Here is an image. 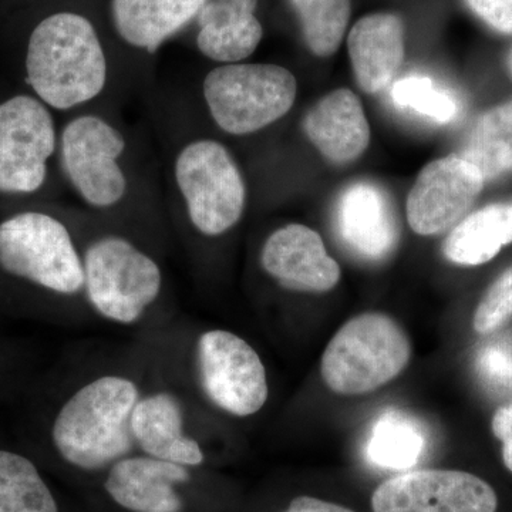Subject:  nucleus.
<instances>
[{
  "label": "nucleus",
  "mask_w": 512,
  "mask_h": 512,
  "mask_svg": "<svg viewBox=\"0 0 512 512\" xmlns=\"http://www.w3.org/2000/svg\"><path fill=\"white\" fill-rule=\"evenodd\" d=\"M427 439L423 426L409 414L390 410L373 424L366 444V457L373 466L406 471L419 463Z\"/></svg>",
  "instance_id": "22"
},
{
  "label": "nucleus",
  "mask_w": 512,
  "mask_h": 512,
  "mask_svg": "<svg viewBox=\"0 0 512 512\" xmlns=\"http://www.w3.org/2000/svg\"><path fill=\"white\" fill-rule=\"evenodd\" d=\"M282 512H355L342 505L328 503L313 497H298L291 501L289 507Z\"/></svg>",
  "instance_id": "31"
},
{
  "label": "nucleus",
  "mask_w": 512,
  "mask_h": 512,
  "mask_svg": "<svg viewBox=\"0 0 512 512\" xmlns=\"http://www.w3.org/2000/svg\"><path fill=\"white\" fill-rule=\"evenodd\" d=\"M348 47L360 89L370 94L383 92L403 64V22L390 13L366 16L350 30Z\"/></svg>",
  "instance_id": "17"
},
{
  "label": "nucleus",
  "mask_w": 512,
  "mask_h": 512,
  "mask_svg": "<svg viewBox=\"0 0 512 512\" xmlns=\"http://www.w3.org/2000/svg\"><path fill=\"white\" fill-rule=\"evenodd\" d=\"M258 0H210L197 16V47L201 55L222 64L242 62L264 36L256 19Z\"/></svg>",
  "instance_id": "19"
},
{
  "label": "nucleus",
  "mask_w": 512,
  "mask_h": 512,
  "mask_svg": "<svg viewBox=\"0 0 512 512\" xmlns=\"http://www.w3.org/2000/svg\"><path fill=\"white\" fill-rule=\"evenodd\" d=\"M484 178L461 156L431 161L407 197V221L416 234H441L463 220L484 188Z\"/></svg>",
  "instance_id": "12"
},
{
  "label": "nucleus",
  "mask_w": 512,
  "mask_h": 512,
  "mask_svg": "<svg viewBox=\"0 0 512 512\" xmlns=\"http://www.w3.org/2000/svg\"><path fill=\"white\" fill-rule=\"evenodd\" d=\"M126 138L109 121L94 114L74 117L60 137V157L67 180L96 210L116 207L127 192L120 165Z\"/></svg>",
  "instance_id": "9"
},
{
  "label": "nucleus",
  "mask_w": 512,
  "mask_h": 512,
  "mask_svg": "<svg viewBox=\"0 0 512 512\" xmlns=\"http://www.w3.org/2000/svg\"><path fill=\"white\" fill-rule=\"evenodd\" d=\"M140 397L138 384L123 375L82 384L53 419L50 437L57 454L83 471L103 470L131 454V414Z\"/></svg>",
  "instance_id": "1"
},
{
  "label": "nucleus",
  "mask_w": 512,
  "mask_h": 512,
  "mask_svg": "<svg viewBox=\"0 0 512 512\" xmlns=\"http://www.w3.org/2000/svg\"><path fill=\"white\" fill-rule=\"evenodd\" d=\"M55 150V121L45 103L15 96L0 104V192L40 190Z\"/></svg>",
  "instance_id": "10"
},
{
  "label": "nucleus",
  "mask_w": 512,
  "mask_h": 512,
  "mask_svg": "<svg viewBox=\"0 0 512 512\" xmlns=\"http://www.w3.org/2000/svg\"><path fill=\"white\" fill-rule=\"evenodd\" d=\"M510 69H511V73H512V52H511V55H510Z\"/></svg>",
  "instance_id": "32"
},
{
  "label": "nucleus",
  "mask_w": 512,
  "mask_h": 512,
  "mask_svg": "<svg viewBox=\"0 0 512 512\" xmlns=\"http://www.w3.org/2000/svg\"><path fill=\"white\" fill-rule=\"evenodd\" d=\"M512 318V266L491 284L474 313V330L488 335Z\"/></svg>",
  "instance_id": "27"
},
{
  "label": "nucleus",
  "mask_w": 512,
  "mask_h": 512,
  "mask_svg": "<svg viewBox=\"0 0 512 512\" xmlns=\"http://www.w3.org/2000/svg\"><path fill=\"white\" fill-rule=\"evenodd\" d=\"M338 227L343 242L362 258L383 259L399 238L386 195L372 184L352 185L340 197Z\"/></svg>",
  "instance_id": "18"
},
{
  "label": "nucleus",
  "mask_w": 512,
  "mask_h": 512,
  "mask_svg": "<svg viewBox=\"0 0 512 512\" xmlns=\"http://www.w3.org/2000/svg\"><path fill=\"white\" fill-rule=\"evenodd\" d=\"M195 369L202 393L221 412L254 416L268 402V376L261 356L229 330L201 333L195 346Z\"/></svg>",
  "instance_id": "8"
},
{
  "label": "nucleus",
  "mask_w": 512,
  "mask_h": 512,
  "mask_svg": "<svg viewBox=\"0 0 512 512\" xmlns=\"http://www.w3.org/2000/svg\"><path fill=\"white\" fill-rule=\"evenodd\" d=\"M512 244V201L487 205L458 222L444 241L448 261L464 266L487 264Z\"/></svg>",
  "instance_id": "21"
},
{
  "label": "nucleus",
  "mask_w": 512,
  "mask_h": 512,
  "mask_svg": "<svg viewBox=\"0 0 512 512\" xmlns=\"http://www.w3.org/2000/svg\"><path fill=\"white\" fill-rule=\"evenodd\" d=\"M131 436L146 456L188 468L204 463L201 444L185 430L184 406L173 392L141 394L131 414Z\"/></svg>",
  "instance_id": "15"
},
{
  "label": "nucleus",
  "mask_w": 512,
  "mask_h": 512,
  "mask_svg": "<svg viewBox=\"0 0 512 512\" xmlns=\"http://www.w3.org/2000/svg\"><path fill=\"white\" fill-rule=\"evenodd\" d=\"M498 498L483 478L456 470H416L376 488L373 512H495Z\"/></svg>",
  "instance_id": "11"
},
{
  "label": "nucleus",
  "mask_w": 512,
  "mask_h": 512,
  "mask_svg": "<svg viewBox=\"0 0 512 512\" xmlns=\"http://www.w3.org/2000/svg\"><path fill=\"white\" fill-rule=\"evenodd\" d=\"M491 429L494 436L503 443V461L512 473V403L495 412Z\"/></svg>",
  "instance_id": "30"
},
{
  "label": "nucleus",
  "mask_w": 512,
  "mask_h": 512,
  "mask_svg": "<svg viewBox=\"0 0 512 512\" xmlns=\"http://www.w3.org/2000/svg\"><path fill=\"white\" fill-rule=\"evenodd\" d=\"M303 131L330 163H353L365 153L370 127L355 93L339 89L320 99L303 119Z\"/></svg>",
  "instance_id": "16"
},
{
  "label": "nucleus",
  "mask_w": 512,
  "mask_h": 512,
  "mask_svg": "<svg viewBox=\"0 0 512 512\" xmlns=\"http://www.w3.org/2000/svg\"><path fill=\"white\" fill-rule=\"evenodd\" d=\"M26 73L37 99L52 109H74L99 97L109 66L93 23L73 12L43 19L30 35Z\"/></svg>",
  "instance_id": "2"
},
{
  "label": "nucleus",
  "mask_w": 512,
  "mask_h": 512,
  "mask_svg": "<svg viewBox=\"0 0 512 512\" xmlns=\"http://www.w3.org/2000/svg\"><path fill=\"white\" fill-rule=\"evenodd\" d=\"M191 480L190 468L141 454L109 467L104 488L114 503L131 512H180L177 485Z\"/></svg>",
  "instance_id": "14"
},
{
  "label": "nucleus",
  "mask_w": 512,
  "mask_h": 512,
  "mask_svg": "<svg viewBox=\"0 0 512 512\" xmlns=\"http://www.w3.org/2000/svg\"><path fill=\"white\" fill-rule=\"evenodd\" d=\"M0 512H59L49 485L28 457L0 448Z\"/></svg>",
  "instance_id": "24"
},
{
  "label": "nucleus",
  "mask_w": 512,
  "mask_h": 512,
  "mask_svg": "<svg viewBox=\"0 0 512 512\" xmlns=\"http://www.w3.org/2000/svg\"><path fill=\"white\" fill-rule=\"evenodd\" d=\"M210 0H111L114 28L127 45L156 53Z\"/></svg>",
  "instance_id": "20"
},
{
  "label": "nucleus",
  "mask_w": 512,
  "mask_h": 512,
  "mask_svg": "<svg viewBox=\"0 0 512 512\" xmlns=\"http://www.w3.org/2000/svg\"><path fill=\"white\" fill-rule=\"evenodd\" d=\"M174 177L188 220L204 237H220L241 220L247 188L224 144L191 141L175 158Z\"/></svg>",
  "instance_id": "7"
},
{
  "label": "nucleus",
  "mask_w": 512,
  "mask_h": 512,
  "mask_svg": "<svg viewBox=\"0 0 512 512\" xmlns=\"http://www.w3.org/2000/svg\"><path fill=\"white\" fill-rule=\"evenodd\" d=\"M83 295L101 319L121 326L141 320L163 289L156 259L127 238H97L83 254Z\"/></svg>",
  "instance_id": "4"
},
{
  "label": "nucleus",
  "mask_w": 512,
  "mask_h": 512,
  "mask_svg": "<svg viewBox=\"0 0 512 512\" xmlns=\"http://www.w3.org/2000/svg\"><path fill=\"white\" fill-rule=\"evenodd\" d=\"M296 93L295 76L278 64H222L202 82L212 120L232 136L256 133L282 119Z\"/></svg>",
  "instance_id": "6"
},
{
  "label": "nucleus",
  "mask_w": 512,
  "mask_h": 512,
  "mask_svg": "<svg viewBox=\"0 0 512 512\" xmlns=\"http://www.w3.org/2000/svg\"><path fill=\"white\" fill-rule=\"evenodd\" d=\"M410 359L412 343L396 320L384 313H362L330 339L320 375L333 393L359 396L392 382Z\"/></svg>",
  "instance_id": "3"
},
{
  "label": "nucleus",
  "mask_w": 512,
  "mask_h": 512,
  "mask_svg": "<svg viewBox=\"0 0 512 512\" xmlns=\"http://www.w3.org/2000/svg\"><path fill=\"white\" fill-rule=\"evenodd\" d=\"M396 106L423 114L437 123H450L460 113L457 100L426 76H409L393 84Z\"/></svg>",
  "instance_id": "26"
},
{
  "label": "nucleus",
  "mask_w": 512,
  "mask_h": 512,
  "mask_svg": "<svg viewBox=\"0 0 512 512\" xmlns=\"http://www.w3.org/2000/svg\"><path fill=\"white\" fill-rule=\"evenodd\" d=\"M261 265L288 291L329 292L340 281L338 262L318 232L306 225L289 224L272 232L262 247Z\"/></svg>",
  "instance_id": "13"
},
{
  "label": "nucleus",
  "mask_w": 512,
  "mask_h": 512,
  "mask_svg": "<svg viewBox=\"0 0 512 512\" xmlns=\"http://www.w3.org/2000/svg\"><path fill=\"white\" fill-rule=\"evenodd\" d=\"M461 157L473 164L484 180L512 171V101L485 111L474 123Z\"/></svg>",
  "instance_id": "23"
},
{
  "label": "nucleus",
  "mask_w": 512,
  "mask_h": 512,
  "mask_svg": "<svg viewBox=\"0 0 512 512\" xmlns=\"http://www.w3.org/2000/svg\"><path fill=\"white\" fill-rule=\"evenodd\" d=\"M0 268L55 295L83 293V255L69 228L45 212H20L0 222Z\"/></svg>",
  "instance_id": "5"
},
{
  "label": "nucleus",
  "mask_w": 512,
  "mask_h": 512,
  "mask_svg": "<svg viewBox=\"0 0 512 512\" xmlns=\"http://www.w3.org/2000/svg\"><path fill=\"white\" fill-rule=\"evenodd\" d=\"M301 19L303 37L313 55L332 56L348 28L350 0H289Z\"/></svg>",
  "instance_id": "25"
},
{
  "label": "nucleus",
  "mask_w": 512,
  "mask_h": 512,
  "mask_svg": "<svg viewBox=\"0 0 512 512\" xmlns=\"http://www.w3.org/2000/svg\"><path fill=\"white\" fill-rule=\"evenodd\" d=\"M481 373L495 382L512 383V357L500 348H488L478 360Z\"/></svg>",
  "instance_id": "29"
},
{
  "label": "nucleus",
  "mask_w": 512,
  "mask_h": 512,
  "mask_svg": "<svg viewBox=\"0 0 512 512\" xmlns=\"http://www.w3.org/2000/svg\"><path fill=\"white\" fill-rule=\"evenodd\" d=\"M478 18L504 35H512V0H467Z\"/></svg>",
  "instance_id": "28"
}]
</instances>
